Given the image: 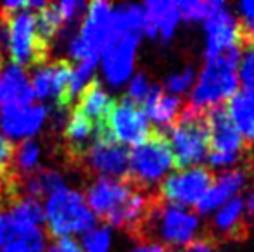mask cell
<instances>
[{"mask_svg": "<svg viewBox=\"0 0 254 252\" xmlns=\"http://www.w3.org/2000/svg\"><path fill=\"white\" fill-rule=\"evenodd\" d=\"M14 149H16V145L10 140H7V138L0 133V168H9V166H12Z\"/></svg>", "mask_w": 254, "mask_h": 252, "instance_id": "34", "label": "cell"}, {"mask_svg": "<svg viewBox=\"0 0 254 252\" xmlns=\"http://www.w3.org/2000/svg\"><path fill=\"white\" fill-rule=\"evenodd\" d=\"M109 246H111V235L107 226L90 230L83 237L85 252H107L109 251Z\"/></svg>", "mask_w": 254, "mask_h": 252, "instance_id": "31", "label": "cell"}, {"mask_svg": "<svg viewBox=\"0 0 254 252\" xmlns=\"http://www.w3.org/2000/svg\"><path fill=\"white\" fill-rule=\"evenodd\" d=\"M213 183V173L206 166L178 169L163 180L159 187V201L175 207H189L201 201L209 185Z\"/></svg>", "mask_w": 254, "mask_h": 252, "instance_id": "8", "label": "cell"}, {"mask_svg": "<svg viewBox=\"0 0 254 252\" xmlns=\"http://www.w3.org/2000/svg\"><path fill=\"white\" fill-rule=\"evenodd\" d=\"M142 7H144V35L151 40L161 38L163 44H168L175 37L177 24L182 21L177 2L151 0Z\"/></svg>", "mask_w": 254, "mask_h": 252, "instance_id": "15", "label": "cell"}, {"mask_svg": "<svg viewBox=\"0 0 254 252\" xmlns=\"http://www.w3.org/2000/svg\"><path fill=\"white\" fill-rule=\"evenodd\" d=\"M33 228H37V226L21 225L7 211H2L0 212V249L9 246L10 242H14L19 237H23L24 233L31 232Z\"/></svg>", "mask_w": 254, "mask_h": 252, "instance_id": "27", "label": "cell"}, {"mask_svg": "<svg viewBox=\"0 0 254 252\" xmlns=\"http://www.w3.org/2000/svg\"><path fill=\"white\" fill-rule=\"evenodd\" d=\"M45 251V235L42 228H33L5 246L2 252H44Z\"/></svg>", "mask_w": 254, "mask_h": 252, "instance_id": "26", "label": "cell"}, {"mask_svg": "<svg viewBox=\"0 0 254 252\" xmlns=\"http://www.w3.org/2000/svg\"><path fill=\"white\" fill-rule=\"evenodd\" d=\"M114 99L104 92L99 80H90L81 92L78 94L76 111H80L88 121L94 125L95 131L107 128V119H109L111 109L114 105Z\"/></svg>", "mask_w": 254, "mask_h": 252, "instance_id": "18", "label": "cell"}, {"mask_svg": "<svg viewBox=\"0 0 254 252\" xmlns=\"http://www.w3.org/2000/svg\"><path fill=\"white\" fill-rule=\"evenodd\" d=\"M38 2H31V7L16 12L9 17H0V21L7 24L9 31V44L7 52L14 66L21 67H37L47 62L51 44L40 35L37 28L33 7Z\"/></svg>", "mask_w": 254, "mask_h": 252, "instance_id": "5", "label": "cell"}, {"mask_svg": "<svg viewBox=\"0 0 254 252\" xmlns=\"http://www.w3.org/2000/svg\"><path fill=\"white\" fill-rule=\"evenodd\" d=\"M187 251L189 252H214V247L211 242H207L206 239H197L187 246Z\"/></svg>", "mask_w": 254, "mask_h": 252, "instance_id": "37", "label": "cell"}, {"mask_svg": "<svg viewBox=\"0 0 254 252\" xmlns=\"http://www.w3.org/2000/svg\"><path fill=\"white\" fill-rule=\"evenodd\" d=\"M5 209H7V197L0 192V212L5 211Z\"/></svg>", "mask_w": 254, "mask_h": 252, "instance_id": "40", "label": "cell"}, {"mask_svg": "<svg viewBox=\"0 0 254 252\" xmlns=\"http://www.w3.org/2000/svg\"><path fill=\"white\" fill-rule=\"evenodd\" d=\"M195 83V71L194 67H185L180 73L171 74L166 80V90L170 92V95H184L194 87Z\"/></svg>", "mask_w": 254, "mask_h": 252, "instance_id": "29", "label": "cell"}, {"mask_svg": "<svg viewBox=\"0 0 254 252\" xmlns=\"http://www.w3.org/2000/svg\"><path fill=\"white\" fill-rule=\"evenodd\" d=\"M244 211L248 212L249 216H253V218H254V189L249 192L248 197H246V201H244Z\"/></svg>", "mask_w": 254, "mask_h": 252, "instance_id": "39", "label": "cell"}, {"mask_svg": "<svg viewBox=\"0 0 254 252\" xmlns=\"http://www.w3.org/2000/svg\"><path fill=\"white\" fill-rule=\"evenodd\" d=\"M133 190L135 187H131L127 180L97 178L87 189V202L95 214L106 221L128 201Z\"/></svg>", "mask_w": 254, "mask_h": 252, "instance_id": "13", "label": "cell"}, {"mask_svg": "<svg viewBox=\"0 0 254 252\" xmlns=\"http://www.w3.org/2000/svg\"><path fill=\"white\" fill-rule=\"evenodd\" d=\"M242 155H234V154H207V162L211 168H228L239 162Z\"/></svg>", "mask_w": 254, "mask_h": 252, "instance_id": "33", "label": "cell"}, {"mask_svg": "<svg viewBox=\"0 0 254 252\" xmlns=\"http://www.w3.org/2000/svg\"><path fill=\"white\" fill-rule=\"evenodd\" d=\"M142 109H144L149 121L156 123L154 128L168 130V128L173 126L175 123H177L178 116H180V112L184 107H182L180 97L164 94L163 87L152 85L147 99H145V102L142 104Z\"/></svg>", "mask_w": 254, "mask_h": 252, "instance_id": "20", "label": "cell"}, {"mask_svg": "<svg viewBox=\"0 0 254 252\" xmlns=\"http://www.w3.org/2000/svg\"><path fill=\"white\" fill-rule=\"evenodd\" d=\"M152 85L149 83V78L144 73H138L137 76H133V80L130 81V88H128V95L127 97L130 101L137 102V104H144L145 99H147L149 92H151Z\"/></svg>", "mask_w": 254, "mask_h": 252, "instance_id": "32", "label": "cell"}, {"mask_svg": "<svg viewBox=\"0 0 254 252\" xmlns=\"http://www.w3.org/2000/svg\"><path fill=\"white\" fill-rule=\"evenodd\" d=\"M246 182H248V173L244 169L235 168L220 173L216 178H213V183L201 197V201L195 204V211L199 214H207L220 209L228 201L237 197L239 192L246 187Z\"/></svg>", "mask_w": 254, "mask_h": 252, "instance_id": "16", "label": "cell"}, {"mask_svg": "<svg viewBox=\"0 0 254 252\" xmlns=\"http://www.w3.org/2000/svg\"><path fill=\"white\" fill-rule=\"evenodd\" d=\"M47 232L52 239L71 233L90 232L95 226V214L88 209L83 195L76 190L61 189L47 201Z\"/></svg>", "mask_w": 254, "mask_h": 252, "instance_id": "6", "label": "cell"}, {"mask_svg": "<svg viewBox=\"0 0 254 252\" xmlns=\"http://www.w3.org/2000/svg\"><path fill=\"white\" fill-rule=\"evenodd\" d=\"M237 74L244 90L254 94V45H246L241 50Z\"/></svg>", "mask_w": 254, "mask_h": 252, "instance_id": "28", "label": "cell"}, {"mask_svg": "<svg viewBox=\"0 0 254 252\" xmlns=\"http://www.w3.org/2000/svg\"><path fill=\"white\" fill-rule=\"evenodd\" d=\"M9 212L17 223L26 226H37L40 228L45 223L44 207H42L40 201L30 197H19L9 205Z\"/></svg>", "mask_w": 254, "mask_h": 252, "instance_id": "24", "label": "cell"}, {"mask_svg": "<svg viewBox=\"0 0 254 252\" xmlns=\"http://www.w3.org/2000/svg\"><path fill=\"white\" fill-rule=\"evenodd\" d=\"M199 230V216L192 211L175 205L163 204L161 201L149 205L147 214L142 219L133 235L145 240L159 239L173 247L190 246Z\"/></svg>", "mask_w": 254, "mask_h": 252, "instance_id": "2", "label": "cell"}, {"mask_svg": "<svg viewBox=\"0 0 254 252\" xmlns=\"http://www.w3.org/2000/svg\"><path fill=\"white\" fill-rule=\"evenodd\" d=\"M5 66H7V64H5V59H3V52L0 50V73H2V69Z\"/></svg>", "mask_w": 254, "mask_h": 252, "instance_id": "41", "label": "cell"}, {"mask_svg": "<svg viewBox=\"0 0 254 252\" xmlns=\"http://www.w3.org/2000/svg\"><path fill=\"white\" fill-rule=\"evenodd\" d=\"M0 126L12 138L33 137L40 130L47 109L44 105H28L23 109H0Z\"/></svg>", "mask_w": 254, "mask_h": 252, "instance_id": "19", "label": "cell"}, {"mask_svg": "<svg viewBox=\"0 0 254 252\" xmlns=\"http://www.w3.org/2000/svg\"><path fill=\"white\" fill-rule=\"evenodd\" d=\"M207 125V154L244 155L246 142L232 123L225 104L214 105L206 111Z\"/></svg>", "mask_w": 254, "mask_h": 252, "instance_id": "12", "label": "cell"}, {"mask_svg": "<svg viewBox=\"0 0 254 252\" xmlns=\"http://www.w3.org/2000/svg\"><path fill=\"white\" fill-rule=\"evenodd\" d=\"M242 216H244V199L234 197L220 207L214 214L213 228L220 235L232 237L242 230Z\"/></svg>", "mask_w": 254, "mask_h": 252, "instance_id": "23", "label": "cell"}, {"mask_svg": "<svg viewBox=\"0 0 254 252\" xmlns=\"http://www.w3.org/2000/svg\"><path fill=\"white\" fill-rule=\"evenodd\" d=\"M80 164L101 178L123 180L128 173L130 151L116 140H95L83 155Z\"/></svg>", "mask_w": 254, "mask_h": 252, "instance_id": "11", "label": "cell"}, {"mask_svg": "<svg viewBox=\"0 0 254 252\" xmlns=\"http://www.w3.org/2000/svg\"><path fill=\"white\" fill-rule=\"evenodd\" d=\"M171 169H175V162L166 130L152 128L147 140L130 152L128 173L123 180L137 190L147 192Z\"/></svg>", "mask_w": 254, "mask_h": 252, "instance_id": "4", "label": "cell"}, {"mask_svg": "<svg viewBox=\"0 0 254 252\" xmlns=\"http://www.w3.org/2000/svg\"><path fill=\"white\" fill-rule=\"evenodd\" d=\"M17 176V190L19 195L24 194V197L40 199L45 195H52L57 190L64 189V178L54 169H42L37 168L35 171L28 175H16Z\"/></svg>", "mask_w": 254, "mask_h": 252, "instance_id": "21", "label": "cell"}, {"mask_svg": "<svg viewBox=\"0 0 254 252\" xmlns=\"http://www.w3.org/2000/svg\"><path fill=\"white\" fill-rule=\"evenodd\" d=\"M35 94L24 69L9 64L0 73V109H23L33 105Z\"/></svg>", "mask_w": 254, "mask_h": 252, "instance_id": "17", "label": "cell"}, {"mask_svg": "<svg viewBox=\"0 0 254 252\" xmlns=\"http://www.w3.org/2000/svg\"><path fill=\"white\" fill-rule=\"evenodd\" d=\"M206 30V59H214L228 49H242L241 23L232 16L223 0H211L209 14L204 19Z\"/></svg>", "mask_w": 254, "mask_h": 252, "instance_id": "10", "label": "cell"}, {"mask_svg": "<svg viewBox=\"0 0 254 252\" xmlns=\"http://www.w3.org/2000/svg\"><path fill=\"white\" fill-rule=\"evenodd\" d=\"M107 128L114 140L125 147H138L147 140L152 131L151 121L145 116L142 105L130 101L127 95L120 102H114L107 119Z\"/></svg>", "mask_w": 254, "mask_h": 252, "instance_id": "9", "label": "cell"}, {"mask_svg": "<svg viewBox=\"0 0 254 252\" xmlns=\"http://www.w3.org/2000/svg\"><path fill=\"white\" fill-rule=\"evenodd\" d=\"M251 45H254V38H253V44H251Z\"/></svg>", "mask_w": 254, "mask_h": 252, "instance_id": "42", "label": "cell"}, {"mask_svg": "<svg viewBox=\"0 0 254 252\" xmlns=\"http://www.w3.org/2000/svg\"><path fill=\"white\" fill-rule=\"evenodd\" d=\"M225 107L244 142H254V94L239 90Z\"/></svg>", "mask_w": 254, "mask_h": 252, "instance_id": "22", "label": "cell"}, {"mask_svg": "<svg viewBox=\"0 0 254 252\" xmlns=\"http://www.w3.org/2000/svg\"><path fill=\"white\" fill-rule=\"evenodd\" d=\"M49 252H83L78 242L71 237H61L49 247Z\"/></svg>", "mask_w": 254, "mask_h": 252, "instance_id": "35", "label": "cell"}, {"mask_svg": "<svg viewBox=\"0 0 254 252\" xmlns=\"http://www.w3.org/2000/svg\"><path fill=\"white\" fill-rule=\"evenodd\" d=\"M244 23H254V0H246L239 5Z\"/></svg>", "mask_w": 254, "mask_h": 252, "instance_id": "36", "label": "cell"}, {"mask_svg": "<svg viewBox=\"0 0 254 252\" xmlns=\"http://www.w3.org/2000/svg\"><path fill=\"white\" fill-rule=\"evenodd\" d=\"M180 19L184 21H204L209 14L211 2H199V0H184L177 2Z\"/></svg>", "mask_w": 254, "mask_h": 252, "instance_id": "30", "label": "cell"}, {"mask_svg": "<svg viewBox=\"0 0 254 252\" xmlns=\"http://www.w3.org/2000/svg\"><path fill=\"white\" fill-rule=\"evenodd\" d=\"M133 252H168V247L163 246V244H149V246H142L138 249H135Z\"/></svg>", "mask_w": 254, "mask_h": 252, "instance_id": "38", "label": "cell"}, {"mask_svg": "<svg viewBox=\"0 0 254 252\" xmlns=\"http://www.w3.org/2000/svg\"><path fill=\"white\" fill-rule=\"evenodd\" d=\"M111 14L113 5L109 2H92L87 5V16L81 23V31L69 44V52L78 62L88 57H99L107 47L114 44L111 33Z\"/></svg>", "mask_w": 254, "mask_h": 252, "instance_id": "7", "label": "cell"}, {"mask_svg": "<svg viewBox=\"0 0 254 252\" xmlns=\"http://www.w3.org/2000/svg\"><path fill=\"white\" fill-rule=\"evenodd\" d=\"M140 37L127 33L102 52V66L106 80L111 85H121L130 78L135 64V50Z\"/></svg>", "mask_w": 254, "mask_h": 252, "instance_id": "14", "label": "cell"}, {"mask_svg": "<svg viewBox=\"0 0 254 252\" xmlns=\"http://www.w3.org/2000/svg\"><path fill=\"white\" fill-rule=\"evenodd\" d=\"M38 155H40V147L35 140L26 138L24 142H21L16 149H14V157H12V169L16 175L23 176L28 173L37 169Z\"/></svg>", "mask_w": 254, "mask_h": 252, "instance_id": "25", "label": "cell"}, {"mask_svg": "<svg viewBox=\"0 0 254 252\" xmlns=\"http://www.w3.org/2000/svg\"><path fill=\"white\" fill-rule=\"evenodd\" d=\"M173 152L175 171L202 166L207 159V125L206 111L189 104L182 109L177 123L166 130Z\"/></svg>", "mask_w": 254, "mask_h": 252, "instance_id": "3", "label": "cell"}, {"mask_svg": "<svg viewBox=\"0 0 254 252\" xmlns=\"http://www.w3.org/2000/svg\"><path fill=\"white\" fill-rule=\"evenodd\" d=\"M239 47L228 49L214 59H206L197 83L192 88L190 105L207 111L214 105L227 104L239 92Z\"/></svg>", "mask_w": 254, "mask_h": 252, "instance_id": "1", "label": "cell"}]
</instances>
